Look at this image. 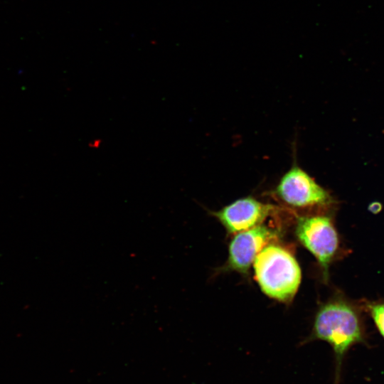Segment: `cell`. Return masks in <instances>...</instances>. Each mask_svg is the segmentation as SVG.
Masks as SVG:
<instances>
[{
	"mask_svg": "<svg viewBox=\"0 0 384 384\" xmlns=\"http://www.w3.org/2000/svg\"><path fill=\"white\" fill-rule=\"evenodd\" d=\"M256 280L261 290L279 302H291L302 279L300 267L295 257L284 247L268 244L253 262Z\"/></svg>",
	"mask_w": 384,
	"mask_h": 384,
	"instance_id": "6da1fadb",
	"label": "cell"
},
{
	"mask_svg": "<svg viewBox=\"0 0 384 384\" xmlns=\"http://www.w3.org/2000/svg\"><path fill=\"white\" fill-rule=\"evenodd\" d=\"M361 319L355 306L337 297L325 303L318 310L312 337L330 343L340 361L351 346L363 340Z\"/></svg>",
	"mask_w": 384,
	"mask_h": 384,
	"instance_id": "7a4b0ae2",
	"label": "cell"
},
{
	"mask_svg": "<svg viewBox=\"0 0 384 384\" xmlns=\"http://www.w3.org/2000/svg\"><path fill=\"white\" fill-rule=\"evenodd\" d=\"M295 234L301 244L316 259L324 280L339 247V238L331 217L313 215L299 217Z\"/></svg>",
	"mask_w": 384,
	"mask_h": 384,
	"instance_id": "3957f363",
	"label": "cell"
},
{
	"mask_svg": "<svg viewBox=\"0 0 384 384\" xmlns=\"http://www.w3.org/2000/svg\"><path fill=\"white\" fill-rule=\"evenodd\" d=\"M274 193L286 205L296 208L325 207L334 202L330 193L297 165L282 176Z\"/></svg>",
	"mask_w": 384,
	"mask_h": 384,
	"instance_id": "277c9868",
	"label": "cell"
},
{
	"mask_svg": "<svg viewBox=\"0 0 384 384\" xmlns=\"http://www.w3.org/2000/svg\"><path fill=\"white\" fill-rule=\"evenodd\" d=\"M276 236V232L264 224L235 234L229 245L226 268L247 274L259 252Z\"/></svg>",
	"mask_w": 384,
	"mask_h": 384,
	"instance_id": "5b68a950",
	"label": "cell"
},
{
	"mask_svg": "<svg viewBox=\"0 0 384 384\" xmlns=\"http://www.w3.org/2000/svg\"><path fill=\"white\" fill-rule=\"evenodd\" d=\"M274 210L272 205L247 196L238 199L212 214L228 233L236 234L262 224Z\"/></svg>",
	"mask_w": 384,
	"mask_h": 384,
	"instance_id": "8992f818",
	"label": "cell"
},
{
	"mask_svg": "<svg viewBox=\"0 0 384 384\" xmlns=\"http://www.w3.org/2000/svg\"><path fill=\"white\" fill-rule=\"evenodd\" d=\"M366 307L378 331L384 338V302L368 303Z\"/></svg>",
	"mask_w": 384,
	"mask_h": 384,
	"instance_id": "52a82bcc",
	"label": "cell"
}]
</instances>
